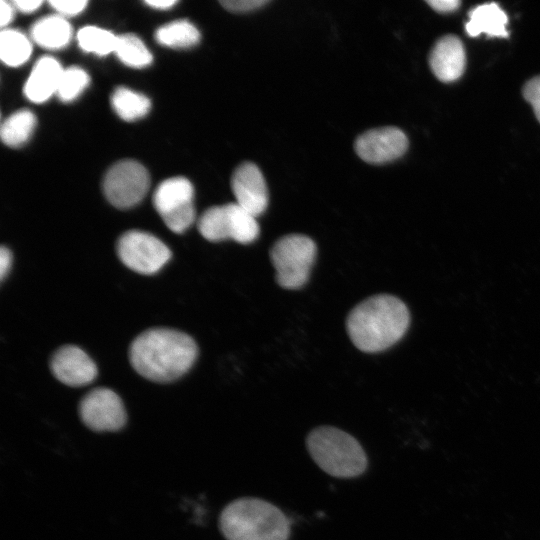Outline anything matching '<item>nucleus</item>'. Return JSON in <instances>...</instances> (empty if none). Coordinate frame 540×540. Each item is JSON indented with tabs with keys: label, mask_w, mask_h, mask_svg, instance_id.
Segmentation results:
<instances>
[{
	"label": "nucleus",
	"mask_w": 540,
	"mask_h": 540,
	"mask_svg": "<svg viewBox=\"0 0 540 540\" xmlns=\"http://www.w3.org/2000/svg\"><path fill=\"white\" fill-rule=\"evenodd\" d=\"M13 5L22 13H32L36 11L41 5L42 1L39 0H16Z\"/></svg>",
	"instance_id": "nucleus-30"
},
{
	"label": "nucleus",
	"mask_w": 540,
	"mask_h": 540,
	"mask_svg": "<svg viewBox=\"0 0 540 540\" xmlns=\"http://www.w3.org/2000/svg\"><path fill=\"white\" fill-rule=\"evenodd\" d=\"M111 105L120 118L133 121L144 117L149 112L151 102L141 93L126 87H118L111 96Z\"/></svg>",
	"instance_id": "nucleus-20"
},
{
	"label": "nucleus",
	"mask_w": 540,
	"mask_h": 540,
	"mask_svg": "<svg viewBox=\"0 0 540 540\" xmlns=\"http://www.w3.org/2000/svg\"><path fill=\"white\" fill-rule=\"evenodd\" d=\"M50 367L55 378L72 387L87 385L97 375L93 360L74 345L59 348L51 358Z\"/></svg>",
	"instance_id": "nucleus-13"
},
{
	"label": "nucleus",
	"mask_w": 540,
	"mask_h": 540,
	"mask_svg": "<svg viewBox=\"0 0 540 540\" xmlns=\"http://www.w3.org/2000/svg\"><path fill=\"white\" fill-rule=\"evenodd\" d=\"M523 96L531 104L537 120L540 122V76L528 80L523 86Z\"/></svg>",
	"instance_id": "nucleus-25"
},
{
	"label": "nucleus",
	"mask_w": 540,
	"mask_h": 540,
	"mask_svg": "<svg viewBox=\"0 0 540 540\" xmlns=\"http://www.w3.org/2000/svg\"><path fill=\"white\" fill-rule=\"evenodd\" d=\"M13 6L4 1V0H1V3H0V23H1V26L4 27L6 26L7 24H9L13 18V15H14V11H13Z\"/></svg>",
	"instance_id": "nucleus-31"
},
{
	"label": "nucleus",
	"mask_w": 540,
	"mask_h": 540,
	"mask_svg": "<svg viewBox=\"0 0 540 540\" xmlns=\"http://www.w3.org/2000/svg\"><path fill=\"white\" fill-rule=\"evenodd\" d=\"M405 133L393 126L367 130L358 136L354 148L367 163L383 164L401 157L407 150Z\"/></svg>",
	"instance_id": "nucleus-11"
},
{
	"label": "nucleus",
	"mask_w": 540,
	"mask_h": 540,
	"mask_svg": "<svg viewBox=\"0 0 540 540\" xmlns=\"http://www.w3.org/2000/svg\"><path fill=\"white\" fill-rule=\"evenodd\" d=\"M196 342L188 334L169 328L148 329L129 348L132 367L155 382H170L185 374L197 358Z\"/></svg>",
	"instance_id": "nucleus-1"
},
{
	"label": "nucleus",
	"mask_w": 540,
	"mask_h": 540,
	"mask_svg": "<svg viewBox=\"0 0 540 540\" xmlns=\"http://www.w3.org/2000/svg\"><path fill=\"white\" fill-rule=\"evenodd\" d=\"M506 13L495 2L478 5L469 12V21L465 25L471 37L482 33L490 37H508Z\"/></svg>",
	"instance_id": "nucleus-16"
},
{
	"label": "nucleus",
	"mask_w": 540,
	"mask_h": 540,
	"mask_svg": "<svg viewBox=\"0 0 540 540\" xmlns=\"http://www.w3.org/2000/svg\"><path fill=\"white\" fill-rule=\"evenodd\" d=\"M409 323L406 305L395 296L380 294L365 299L351 310L346 329L359 350L374 353L399 341Z\"/></svg>",
	"instance_id": "nucleus-2"
},
{
	"label": "nucleus",
	"mask_w": 540,
	"mask_h": 540,
	"mask_svg": "<svg viewBox=\"0 0 540 540\" xmlns=\"http://www.w3.org/2000/svg\"><path fill=\"white\" fill-rule=\"evenodd\" d=\"M268 0H221L220 4L231 12H247L257 9Z\"/></svg>",
	"instance_id": "nucleus-27"
},
{
	"label": "nucleus",
	"mask_w": 540,
	"mask_h": 540,
	"mask_svg": "<svg viewBox=\"0 0 540 540\" xmlns=\"http://www.w3.org/2000/svg\"><path fill=\"white\" fill-rule=\"evenodd\" d=\"M77 41L85 52L104 56L115 51L117 36L103 28L86 26L78 31Z\"/></svg>",
	"instance_id": "nucleus-23"
},
{
	"label": "nucleus",
	"mask_w": 540,
	"mask_h": 540,
	"mask_svg": "<svg viewBox=\"0 0 540 540\" xmlns=\"http://www.w3.org/2000/svg\"><path fill=\"white\" fill-rule=\"evenodd\" d=\"M114 52L121 62L133 68H144L153 60L152 54L141 39L130 33L117 36Z\"/></svg>",
	"instance_id": "nucleus-22"
},
{
	"label": "nucleus",
	"mask_w": 540,
	"mask_h": 540,
	"mask_svg": "<svg viewBox=\"0 0 540 540\" xmlns=\"http://www.w3.org/2000/svg\"><path fill=\"white\" fill-rule=\"evenodd\" d=\"M429 65L434 75L443 82H452L465 70L466 56L461 40L446 35L437 40L429 54Z\"/></svg>",
	"instance_id": "nucleus-14"
},
{
	"label": "nucleus",
	"mask_w": 540,
	"mask_h": 540,
	"mask_svg": "<svg viewBox=\"0 0 540 540\" xmlns=\"http://www.w3.org/2000/svg\"><path fill=\"white\" fill-rule=\"evenodd\" d=\"M150 177L146 168L133 160L114 164L103 180L107 200L116 208L127 209L138 204L146 195Z\"/></svg>",
	"instance_id": "nucleus-9"
},
{
	"label": "nucleus",
	"mask_w": 540,
	"mask_h": 540,
	"mask_svg": "<svg viewBox=\"0 0 540 540\" xmlns=\"http://www.w3.org/2000/svg\"><path fill=\"white\" fill-rule=\"evenodd\" d=\"M231 188L236 203L257 217L268 206V189L262 172L251 162L240 164L233 172Z\"/></svg>",
	"instance_id": "nucleus-12"
},
{
	"label": "nucleus",
	"mask_w": 540,
	"mask_h": 540,
	"mask_svg": "<svg viewBox=\"0 0 540 540\" xmlns=\"http://www.w3.org/2000/svg\"><path fill=\"white\" fill-rule=\"evenodd\" d=\"M219 528L226 540H288L290 525L275 505L253 497L230 502L221 512Z\"/></svg>",
	"instance_id": "nucleus-3"
},
{
	"label": "nucleus",
	"mask_w": 540,
	"mask_h": 540,
	"mask_svg": "<svg viewBox=\"0 0 540 540\" xmlns=\"http://www.w3.org/2000/svg\"><path fill=\"white\" fill-rule=\"evenodd\" d=\"M306 447L314 462L333 477L354 478L367 469L366 453L360 443L339 428H314L306 438Z\"/></svg>",
	"instance_id": "nucleus-4"
},
{
	"label": "nucleus",
	"mask_w": 540,
	"mask_h": 540,
	"mask_svg": "<svg viewBox=\"0 0 540 540\" xmlns=\"http://www.w3.org/2000/svg\"><path fill=\"white\" fill-rule=\"evenodd\" d=\"M156 41L170 48H189L200 41L199 30L187 20H176L157 29Z\"/></svg>",
	"instance_id": "nucleus-19"
},
{
	"label": "nucleus",
	"mask_w": 540,
	"mask_h": 540,
	"mask_svg": "<svg viewBox=\"0 0 540 540\" xmlns=\"http://www.w3.org/2000/svg\"><path fill=\"white\" fill-rule=\"evenodd\" d=\"M36 125V117L28 109H21L11 114L1 125L2 142L16 148L24 145L31 137Z\"/></svg>",
	"instance_id": "nucleus-18"
},
{
	"label": "nucleus",
	"mask_w": 540,
	"mask_h": 540,
	"mask_svg": "<svg viewBox=\"0 0 540 540\" xmlns=\"http://www.w3.org/2000/svg\"><path fill=\"white\" fill-rule=\"evenodd\" d=\"M32 52L29 39L15 29H3L0 34V58L8 66H20Z\"/></svg>",
	"instance_id": "nucleus-21"
},
{
	"label": "nucleus",
	"mask_w": 540,
	"mask_h": 540,
	"mask_svg": "<svg viewBox=\"0 0 540 540\" xmlns=\"http://www.w3.org/2000/svg\"><path fill=\"white\" fill-rule=\"evenodd\" d=\"M12 264V253L11 251L2 246L0 248V277L1 280H4L6 275L9 273Z\"/></svg>",
	"instance_id": "nucleus-29"
},
{
	"label": "nucleus",
	"mask_w": 540,
	"mask_h": 540,
	"mask_svg": "<svg viewBox=\"0 0 540 540\" xmlns=\"http://www.w3.org/2000/svg\"><path fill=\"white\" fill-rule=\"evenodd\" d=\"M63 69L59 62L49 56L40 58L25 83V96L32 102L42 103L57 93Z\"/></svg>",
	"instance_id": "nucleus-15"
},
{
	"label": "nucleus",
	"mask_w": 540,
	"mask_h": 540,
	"mask_svg": "<svg viewBox=\"0 0 540 540\" xmlns=\"http://www.w3.org/2000/svg\"><path fill=\"white\" fill-rule=\"evenodd\" d=\"M79 415L91 430L117 431L126 423V411L121 398L111 389L95 388L80 401Z\"/></svg>",
	"instance_id": "nucleus-10"
},
{
	"label": "nucleus",
	"mask_w": 540,
	"mask_h": 540,
	"mask_svg": "<svg viewBox=\"0 0 540 540\" xmlns=\"http://www.w3.org/2000/svg\"><path fill=\"white\" fill-rule=\"evenodd\" d=\"M89 81V75L80 67L63 69L56 94L63 102L73 101L85 90Z\"/></svg>",
	"instance_id": "nucleus-24"
},
{
	"label": "nucleus",
	"mask_w": 540,
	"mask_h": 540,
	"mask_svg": "<svg viewBox=\"0 0 540 540\" xmlns=\"http://www.w3.org/2000/svg\"><path fill=\"white\" fill-rule=\"evenodd\" d=\"M427 3L436 11L446 13L456 10L460 1L458 0H428Z\"/></svg>",
	"instance_id": "nucleus-28"
},
{
	"label": "nucleus",
	"mask_w": 540,
	"mask_h": 540,
	"mask_svg": "<svg viewBox=\"0 0 540 540\" xmlns=\"http://www.w3.org/2000/svg\"><path fill=\"white\" fill-rule=\"evenodd\" d=\"M194 189L184 177H172L155 189L153 205L166 226L175 233H183L195 220Z\"/></svg>",
	"instance_id": "nucleus-7"
},
{
	"label": "nucleus",
	"mask_w": 540,
	"mask_h": 540,
	"mask_svg": "<svg viewBox=\"0 0 540 540\" xmlns=\"http://www.w3.org/2000/svg\"><path fill=\"white\" fill-rule=\"evenodd\" d=\"M198 230L209 241L232 239L241 244L253 242L260 232L256 217L236 202L205 210L198 220Z\"/></svg>",
	"instance_id": "nucleus-6"
},
{
	"label": "nucleus",
	"mask_w": 540,
	"mask_h": 540,
	"mask_svg": "<svg viewBox=\"0 0 540 540\" xmlns=\"http://www.w3.org/2000/svg\"><path fill=\"white\" fill-rule=\"evenodd\" d=\"M49 4L54 8L60 16H74L81 13L88 2L86 0H52Z\"/></svg>",
	"instance_id": "nucleus-26"
},
{
	"label": "nucleus",
	"mask_w": 540,
	"mask_h": 540,
	"mask_svg": "<svg viewBox=\"0 0 540 540\" xmlns=\"http://www.w3.org/2000/svg\"><path fill=\"white\" fill-rule=\"evenodd\" d=\"M116 250L125 266L145 275L158 272L172 255L160 239L139 230L123 233L117 241Z\"/></svg>",
	"instance_id": "nucleus-8"
},
{
	"label": "nucleus",
	"mask_w": 540,
	"mask_h": 540,
	"mask_svg": "<svg viewBox=\"0 0 540 540\" xmlns=\"http://www.w3.org/2000/svg\"><path fill=\"white\" fill-rule=\"evenodd\" d=\"M315 242L306 235L288 234L278 239L270 250L278 284L285 289H298L310 275L316 258Z\"/></svg>",
	"instance_id": "nucleus-5"
},
{
	"label": "nucleus",
	"mask_w": 540,
	"mask_h": 540,
	"mask_svg": "<svg viewBox=\"0 0 540 540\" xmlns=\"http://www.w3.org/2000/svg\"><path fill=\"white\" fill-rule=\"evenodd\" d=\"M72 36L69 22L62 16L49 15L39 19L31 28L33 41L45 49L65 47Z\"/></svg>",
	"instance_id": "nucleus-17"
},
{
	"label": "nucleus",
	"mask_w": 540,
	"mask_h": 540,
	"mask_svg": "<svg viewBox=\"0 0 540 540\" xmlns=\"http://www.w3.org/2000/svg\"><path fill=\"white\" fill-rule=\"evenodd\" d=\"M145 3L155 9H169L177 3L175 0H147Z\"/></svg>",
	"instance_id": "nucleus-32"
}]
</instances>
